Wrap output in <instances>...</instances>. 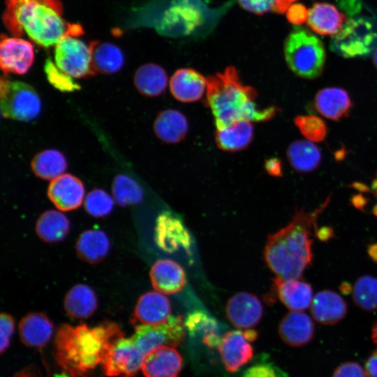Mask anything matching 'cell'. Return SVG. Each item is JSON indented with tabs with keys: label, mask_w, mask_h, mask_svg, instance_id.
<instances>
[{
	"label": "cell",
	"mask_w": 377,
	"mask_h": 377,
	"mask_svg": "<svg viewBox=\"0 0 377 377\" xmlns=\"http://www.w3.org/2000/svg\"><path fill=\"white\" fill-rule=\"evenodd\" d=\"M372 188L375 191V193L377 195V176L372 183Z\"/></svg>",
	"instance_id": "816d5d0a"
},
{
	"label": "cell",
	"mask_w": 377,
	"mask_h": 377,
	"mask_svg": "<svg viewBox=\"0 0 377 377\" xmlns=\"http://www.w3.org/2000/svg\"><path fill=\"white\" fill-rule=\"evenodd\" d=\"M171 305L167 297L157 292H147L138 299L133 321L140 325H158L170 316Z\"/></svg>",
	"instance_id": "44dd1931"
},
{
	"label": "cell",
	"mask_w": 377,
	"mask_h": 377,
	"mask_svg": "<svg viewBox=\"0 0 377 377\" xmlns=\"http://www.w3.org/2000/svg\"><path fill=\"white\" fill-rule=\"evenodd\" d=\"M301 133L309 141L318 142L327 135V126L320 117L316 115H300L294 121Z\"/></svg>",
	"instance_id": "74e56055"
},
{
	"label": "cell",
	"mask_w": 377,
	"mask_h": 377,
	"mask_svg": "<svg viewBox=\"0 0 377 377\" xmlns=\"http://www.w3.org/2000/svg\"><path fill=\"white\" fill-rule=\"evenodd\" d=\"M0 352L1 353H3L9 346L10 337L15 328V321L10 315L1 313L0 317Z\"/></svg>",
	"instance_id": "7bdbcfd3"
},
{
	"label": "cell",
	"mask_w": 377,
	"mask_h": 377,
	"mask_svg": "<svg viewBox=\"0 0 377 377\" xmlns=\"http://www.w3.org/2000/svg\"><path fill=\"white\" fill-rule=\"evenodd\" d=\"M53 324L42 313H30L19 323L20 340L27 347L41 348L47 345L53 333Z\"/></svg>",
	"instance_id": "603a6c76"
},
{
	"label": "cell",
	"mask_w": 377,
	"mask_h": 377,
	"mask_svg": "<svg viewBox=\"0 0 377 377\" xmlns=\"http://www.w3.org/2000/svg\"><path fill=\"white\" fill-rule=\"evenodd\" d=\"M291 166L299 172H309L320 163L321 153L311 141L297 140L292 142L286 151Z\"/></svg>",
	"instance_id": "1f68e13d"
},
{
	"label": "cell",
	"mask_w": 377,
	"mask_h": 377,
	"mask_svg": "<svg viewBox=\"0 0 377 377\" xmlns=\"http://www.w3.org/2000/svg\"><path fill=\"white\" fill-rule=\"evenodd\" d=\"M355 304L363 310L371 311L377 309V278L364 275L355 282L353 289Z\"/></svg>",
	"instance_id": "d590c367"
},
{
	"label": "cell",
	"mask_w": 377,
	"mask_h": 377,
	"mask_svg": "<svg viewBox=\"0 0 377 377\" xmlns=\"http://www.w3.org/2000/svg\"><path fill=\"white\" fill-rule=\"evenodd\" d=\"M347 304L337 293L323 290L313 298L311 313L316 321L325 325L339 322L346 314Z\"/></svg>",
	"instance_id": "cb8c5ba5"
},
{
	"label": "cell",
	"mask_w": 377,
	"mask_h": 377,
	"mask_svg": "<svg viewBox=\"0 0 377 377\" xmlns=\"http://www.w3.org/2000/svg\"><path fill=\"white\" fill-rule=\"evenodd\" d=\"M70 223L67 217L56 210L43 212L38 218L36 231L44 242L53 243L63 240L67 235Z\"/></svg>",
	"instance_id": "d6a6232c"
},
{
	"label": "cell",
	"mask_w": 377,
	"mask_h": 377,
	"mask_svg": "<svg viewBox=\"0 0 377 377\" xmlns=\"http://www.w3.org/2000/svg\"><path fill=\"white\" fill-rule=\"evenodd\" d=\"M257 336L256 331L248 329L230 331L222 337L218 349L228 371L236 372L252 358L253 350L250 342Z\"/></svg>",
	"instance_id": "7c38bea8"
},
{
	"label": "cell",
	"mask_w": 377,
	"mask_h": 377,
	"mask_svg": "<svg viewBox=\"0 0 377 377\" xmlns=\"http://www.w3.org/2000/svg\"><path fill=\"white\" fill-rule=\"evenodd\" d=\"M315 105L323 117L339 120L348 116L352 103L348 94L343 89L328 87L317 93Z\"/></svg>",
	"instance_id": "484cf974"
},
{
	"label": "cell",
	"mask_w": 377,
	"mask_h": 377,
	"mask_svg": "<svg viewBox=\"0 0 377 377\" xmlns=\"http://www.w3.org/2000/svg\"><path fill=\"white\" fill-rule=\"evenodd\" d=\"M155 241L163 251L172 253L183 249L191 253L192 238L183 220L169 210L161 212L156 219Z\"/></svg>",
	"instance_id": "8fae6325"
},
{
	"label": "cell",
	"mask_w": 377,
	"mask_h": 377,
	"mask_svg": "<svg viewBox=\"0 0 377 377\" xmlns=\"http://www.w3.org/2000/svg\"><path fill=\"white\" fill-rule=\"evenodd\" d=\"M31 167L34 175L43 179L53 180L63 175L67 168L64 155L56 149H46L32 159Z\"/></svg>",
	"instance_id": "836d02e7"
},
{
	"label": "cell",
	"mask_w": 377,
	"mask_h": 377,
	"mask_svg": "<svg viewBox=\"0 0 377 377\" xmlns=\"http://www.w3.org/2000/svg\"><path fill=\"white\" fill-rule=\"evenodd\" d=\"M60 0H6L2 20L13 36L27 35L37 45L49 47L66 35L83 34L80 25L66 22Z\"/></svg>",
	"instance_id": "6da1fadb"
},
{
	"label": "cell",
	"mask_w": 377,
	"mask_h": 377,
	"mask_svg": "<svg viewBox=\"0 0 377 377\" xmlns=\"http://www.w3.org/2000/svg\"><path fill=\"white\" fill-rule=\"evenodd\" d=\"M44 71L49 82L57 89L71 92L80 89L73 78L59 68L51 59L45 61Z\"/></svg>",
	"instance_id": "60d3db41"
},
{
	"label": "cell",
	"mask_w": 377,
	"mask_h": 377,
	"mask_svg": "<svg viewBox=\"0 0 377 377\" xmlns=\"http://www.w3.org/2000/svg\"><path fill=\"white\" fill-rule=\"evenodd\" d=\"M226 310L229 321L239 329H249L256 326L263 313L260 300L246 292L238 293L230 297Z\"/></svg>",
	"instance_id": "5bb4252c"
},
{
	"label": "cell",
	"mask_w": 377,
	"mask_h": 377,
	"mask_svg": "<svg viewBox=\"0 0 377 377\" xmlns=\"http://www.w3.org/2000/svg\"><path fill=\"white\" fill-rule=\"evenodd\" d=\"M1 112L5 118L29 121L36 119L41 110V102L36 90L20 81L1 78Z\"/></svg>",
	"instance_id": "8992f818"
},
{
	"label": "cell",
	"mask_w": 377,
	"mask_h": 377,
	"mask_svg": "<svg viewBox=\"0 0 377 377\" xmlns=\"http://www.w3.org/2000/svg\"><path fill=\"white\" fill-rule=\"evenodd\" d=\"M172 96L182 103H193L201 98L207 89V77L190 68L177 69L169 82Z\"/></svg>",
	"instance_id": "e0dca14e"
},
{
	"label": "cell",
	"mask_w": 377,
	"mask_h": 377,
	"mask_svg": "<svg viewBox=\"0 0 377 377\" xmlns=\"http://www.w3.org/2000/svg\"><path fill=\"white\" fill-rule=\"evenodd\" d=\"M365 370L369 377H377V351H374L367 360Z\"/></svg>",
	"instance_id": "7dc6e473"
},
{
	"label": "cell",
	"mask_w": 377,
	"mask_h": 377,
	"mask_svg": "<svg viewBox=\"0 0 377 377\" xmlns=\"http://www.w3.org/2000/svg\"><path fill=\"white\" fill-rule=\"evenodd\" d=\"M17 377H36L34 375H31L29 372H22L20 375H18Z\"/></svg>",
	"instance_id": "f907efd6"
},
{
	"label": "cell",
	"mask_w": 377,
	"mask_h": 377,
	"mask_svg": "<svg viewBox=\"0 0 377 377\" xmlns=\"http://www.w3.org/2000/svg\"><path fill=\"white\" fill-rule=\"evenodd\" d=\"M274 284L280 301L293 311L309 308L313 300L312 288L308 283L295 279H283L276 276Z\"/></svg>",
	"instance_id": "7402d4cb"
},
{
	"label": "cell",
	"mask_w": 377,
	"mask_h": 377,
	"mask_svg": "<svg viewBox=\"0 0 377 377\" xmlns=\"http://www.w3.org/2000/svg\"><path fill=\"white\" fill-rule=\"evenodd\" d=\"M124 333L117 324L104 322L94 327L61 325L54 338V357L73 377H80L101 364L111 345Z\"/></svg>",
	"instance_id": "3957f363"
},
{
	"label": "cell",
	"mask_w": 377,
	"mask_h": 377,
	"mask_svg": "<svg viewBox=\"0 0 377 377\" xmlns=\"http://www.w3.org/2000/svg\"><path fill=\"white\" fill-rule=\"evenodd\" d=\"M110 249V242L106 234L98 229L83 232L76 243L78 257L82 260L96 264L102 261Z\"/></svg>",
	"instance_id": "f1b7e54d"
},
{
	"label": "cell",
	"mask_w": 377,
	"mask_h": 377,
	"mask_svg": "<svg viewBox=\"0 0 377 377\" xmlns=\"http://www.w3.org/2000/svg\"><path fill=\"white\" fill-rule=\"evenodd\" d=\"M145 355L131 338L117 339L110 347L101 364L110 377H134L142 368Z\"/></svg>",
	"instance_id": "30bf717a"
},
{
	"label": "cell",
	"mask_w": 377,
	"mask_h": 377,
	"mask_svg": "<svg viewBox=\"0 0 377 377\" xmlns=\"http://www.w3.org/2000/svg\"><path fill=\"white\" fill-rule=\"evenodd\" d=\"M184 325L191 337L202 336V339L219 334L220 331L217 320L202 310H195L188 313L184 320Z\"/></svg>",
	"instance_id": "8d00e7d4"
},
{
	"label": "cell",
	"mask_w": 377,
	"mask_h": 377,
	"mask_svg": "<svg viewBox=\"0 0 377 377\" xmlns=\"http://www.w3.org/2000/svg\"><path fill=\"white\" fill-rule=\"evenodd\" d=\"M84 209L94 217H103L109 214L113 209L112 198L102 189H93L85 198Z\"/></svg>",
	"instance_id": "f35d334b"
},
{
	"label": "cell",
	"mask_w": 377,
	"mask_h": 377,
	"mask_svg": "<svg viewBox=\"0 0 377 377\" xmlns=\"http://www.w3.org/2000/svg\"><path fill=\"white\" fill-rule=\"evenodd\" d=\"M309 15V10L302 3L292 4L286 11V17L293 24L301 25L306 22Z\"/></svg>",
	"instance_id": "f6af8a7d"
},
{
	"label": "cell",
	"mask_w": 377,
	"mask_h": 377,
	"mask_svg": "<svg viewBox=\"0 0 377 377\" xmlns=\"http://www.w3.org/2000/svg\"><path fill=\"white\" fill-rule=\"evenodd\" d=\"M182 362L181 355L174 347L165 346L147 354L141 369L145 377H178Z\"/></svg>",
	"instance_id": "2e32d148"
},
{
	"label": "cell",
	"mask_w": 377,
	"mask_h": 377,
	"mask_svg": "<svg viewBox=\"0 0 377 377\" xmlns=\"http://www.w3.org/2000/svg\"><path fill=\"white\" fill-rule=\"evenodd\" d=\"M186 327L182 316H170L158 325H138L131 337L138 349L146 355L161 346H179L185 337Z\"/></svg>",
	"instance_id": "ba28073f"
},
{
	"label": "cell",
	"mask_w": 377,
	"mask_h": 377,
	"mask_svg": "<svg viewBox=\"0 0 377 377\" xmlns=\"http://www.w3.org/2000/svg\"><path fill=\"white\" fill-rule=\"evenodd\" d=\"M369 253L371 257L377 262V245H373L369 247Z\"/></svg>",
	"instance_id": "681fc988"
},
{
	"label": "cell",
	"mask_w": 377,
	"mask_h": 377,
	"mask_svg": "<svg viewBox=\"0 0 377 377\" xmlns=\"http://www.w3.org/2000/svg\"><path fill=\"white\" fill-rule=\"evenodd\" d=\"M346 21V15L335 6L317 2L309 9L306 24L316 34L334 36L341 30Z\"/></svg>",
	"instance_id": "d6986e66"
},
{
	"label": "cell",
	"mask_w": 377,
	"mask_h": 377,
	"mask_svg": "<svg viewBox=\"0 0 377 377\" xmlns=\"http://www.w3.org/2000/svg\"><path fill=\"white\" fill-rule=\"evenodd\" d=\"M32 44L20 37H8L2 34L0 43V65L5 75H24L34 61Z\"/></svg>",
	"instance_id": "4fadbf2b"
},
{
	"label": "cell",
	"mask_w": 377,
	"mask_h": 377,
	"mask_svg": "<svg viewBox=\"0 0 377 377\" xmlns=\"http://www.w3.org/2000/svg\"><path fill=\"white\" fill-rule=\"evenodd\" d=\"M284 55L290 69L299 77L306 79L320 75L326 58L322 41L300 27H295L286 37Z\"/></svg>",
	"instance_id": "5b68a950"
},
{
	"label": "cell",
	"mask_w": 377,
	"mask_h": 377,
	"mask_svg": "<svg viewBox=\"0 0 377 377\" xmlns=\"http://www.w3.org/2000/svg\"><path fill=\"white\" fill-rule=\"evenodd\" d=\"M133 81L135 87L141 94L155 97L164 92L168 78L163 68L156 64L148 63L136 70Z\"/></svg>",
	"instance_id": "f546056e"
},
{
	"label": "cell",
	"mask_w": 377,
	"mask_h": 377,
	"mask_svg": "<svg viewBox=\"0 0 377 377\" xmlns=\"http://www.w3.org/2000/svg\"><path fill=\"white\" fill-rule=\"evenodd\" d=\"M89 47L91 52V66L95 75L113 74L124 66V54L117 45L107 42L93 41Z\"/></svg>",
	"instance_id": "83f0119b"
},
{
	"label": "cell",
	"mask_w": 377,
	"mask_h": 377,
	"mask_svg": "<svg viewBox=\"0 0 377 377\" xmlns=\"http://www.w3.org/2000/svg\"><path fill=\"white\" fill-rule=\"evenodd\" d=\"M97 308V298L94 290L85 284H77L66 293L64 309L75 319L90 317Z\"/></svg>",
	"instance_id": "4dcf8cb0"
},
{
	"label": "cell",
	"mask_w": 377,
	"mask_h": 377,
	"mask_svg": "<svg viewBox=\"0 0 377 377\" xmlns=\"http://www.w3.org/2000/svg\"><path fill=\"white\" fill-rule=\"evenodd\" d=\"M242 377H288V374L272 362L258 363L248 368Z\"/></svg>",
	"instance_id": "b9f144b4"
},
{
	"label": "cell",
	"mask_w": 377,
	"mask_h": 377,
	"mask_svg": "<svg viewBox=\"0 0 377 377\" xmlns=\"http://www.w3.org/2000/svg\"><path fill=\"white\" fill-rule=\"evenodd\" d=\"M296 0H238L246 10L256 15L267 13H283Z\"/></svg>",
	"instance_id": "ab89813d"
},
{
	"label": "cell",
	"mask_w": 377,
	"mask_h": 377,
	"mask_svg": "<svg viewBox=\"0 0 377 377\" xmlns=\"http://www.w3.org/2000/svg\"><path fill=\"white\" fill-rule=\"evenodd\" d=\"M253 122L240 121L221 128H216L214 138L221 150L235 152L245 149L253 137Z\"/></svg>",
	"instance_id": "4316f807"
},
{
	"label": "cell",
	"mask_w": 377,
	"mask_h": 377,
	"mask_svg": "<svg viewBox=\"0 0 377 377\" xmlns=\"http://www.w3.org/2000/svg\"><path fill=\"white\" fill-rule=\"evenodd\" d=\"M154 131L158 139L175 144L184 139L188 131V122L180 111L168 109L158 114L154 122Z\"/></svg>",
	"instance_id": "d4e9b609"
},
{
	"label": "cell",
	"mask_w": 377,
	"mask_h": 377,
	"mask_svg": "<svg viewBox=\"0 0 377 377\" xmlns=\"http://www.w3.org/2000/svg\"><path fill=\"white\" fill-rule=\"evenodd\" d=\"M76 37L66 35L55 45V64L73 78L94 75L90 47Z\"/></svg>",
	"instance_id": "9c48e42d"
},
{
	"label": "cell",
	"mask_w": 377,
	"mask_h": 377,
	"mask_svg": "<svg viewBox=\"0 0 377 377\" xmlns=\"http://www.w3.org/2000/svg\"><path fill=\"white\" fill-rule=\"evenodd\" d=\"M332 377H369L367 373L359 363L346 362L339 364L334 371Z\"/></svg>",
	"instance_id": "ee69618b"
},
{
	"label": "cell",
	"mask_w": 377,
	"mask_h": 377,
	"mask_svg": "<svg viewBox=\"0 0 377 377\" xmlns=\"http://www.w3.org/2000/svg\"><path fill=\"white\" fill-rule=\"evenodd\" d=\"M376 34L371 24L363 18L347 20L341 30L332 36V51L345 58L367 56L373 50Z\"/></svg>",
	"instance_id": "52a82bcc"
},
{
	"label": "cell",
	"mask_w": 377,
	"mask_h": 377,
	"mask_svg": "<svg viewBox=\"0 0 377 377\" xmlns=\"http://www.w3.org/2000/svg\"><path fill=\"white\" fill-rule=\"evenodd\" d=\"M154 288L165 295L175 294L186 285V274L177 263L168 260H159L151 267L149 272Z\"/></svg>",
	"instance_id": "ffe728a7"
},
{
	"label": "cell",
	"mask_w": 377,
	"mask_h": 377,
	"mask_svg": "<svg viewBox=\"0 0 377 377\" xmlns=\"http://www.w3.org/2000/svg\"><path fill=\"white\" fill-rule=\"evenodd\" d=\"M330 200L329 197L319 208L311 212L296 211L287 226L268 237L264 258L276 276L283 279H299L311 263V229L316 226L317 218Z\"/></svg>",
	"instance_id": "7a4b0ae2"
},
{
	"label": "cell",
	"mask_w": 377,
	"mask_h": 377,
	"mask_svg": "<svg viewBox=\"0 0 377 377\" xmlns=\"http://www.w3.org/2000/svg\"><path fill=\"white\" fill-rule=\"evenodd\" d=\"M279 334L288 346L300 347L313 337L315 327L311 318L301 311L289 312L280 321Z\"/></svg>",
	"instance_id": "ac0fdd59"
},
{
	"label": "cell",
	"mask_w": 377,
	"mask_h": 377,
	"mask_svg": "<svg viewBox=\"0 0 377 377\" xmlns=\"http://www.w3.org/2000/svg\"><path fill=\"white\" fill-rule=\"evenodd\" d=\"M371 339L373 343L377 346V320L375 322L371 329Z\"/></svg>",
	"instance_id": "c3c4849f"
},
{
	"label": "cell",
	"mask_w": 377,
	"mask_h": 377,
	"mask_svg": "<svg viewBox=\"0 0 377 377\" xmlns=\"http://www.w3.org/2000/svg\"><path fill=\"white\" fill-rule=\"evenodd\" d=\"M256 98V91L244 84L234 66L207 77L205 103L211 109L216 128L240 121L264 122L273 118L278 109L275 106L260 108Z\"/></svg>",
	"instance_id": "277c9868"
},
{
	"label": "cell",
	"mask_w": 377,
	"mask_h": 377,
	"mask_svg": "<svg viewBox=\"0 0 377 377\" xmlns=\"http://www.w3.org/2000/svg\"><path fill=\"white\" fill-rule=\"evenodd\" d=\"M373 61H374V64L376 68H377V47H376V48L375 50V52H374V54Z\"/></svg>",
	"instance_id": "f5cc1de1"
},
{
	"label": "cell",
	"mask_w": 377,
	"mask_h": 377,
	"mask_svg": "<svg viewBox=\"0 0 377 377\" xmlns=\"http://www.w3.org/2000/svg\"><path fill=\"white\" fill-rule=\"evenodd\" d=\"M47 196L61 211H71L81 205L84 187L77 177L71 174H63L52 180L48 186Z\"/></svg>",
	"instance_id": "9a60e30c"
},
{
	"label": "cell",
	"mask_w": 377,
	"mask_h": 377,
	"mask_svg": "<svg viewBox=\"0 0 377 377\" xmlns=\"http://www.w3.org/2000/svg\"><path fill=\"white\" fill-rule=\"evenodd\" d=\"M112 190L115 201L121 207L140 203L144 195L142 187L133 179L123 174L114 178Z\"/></svg>",
	"instance_id": "e575fe53"
},
{
	"label": "cell",
	"mask_w": 377,
	"mask_h": 377,
	"mask_svg": "<svg viewBox=\"0 0 377 377\" xmlns=\"http://www.w3.org/2000/svg\"><path fill=\"white\" fill-rule=\"evenodd\" d=\"M265 168L267 173L274 177L282 175V165L281 161L277 158H271L266 161Z\"/></svg>",
	"instance_id": "bcb514c9"
}]
</instances>
